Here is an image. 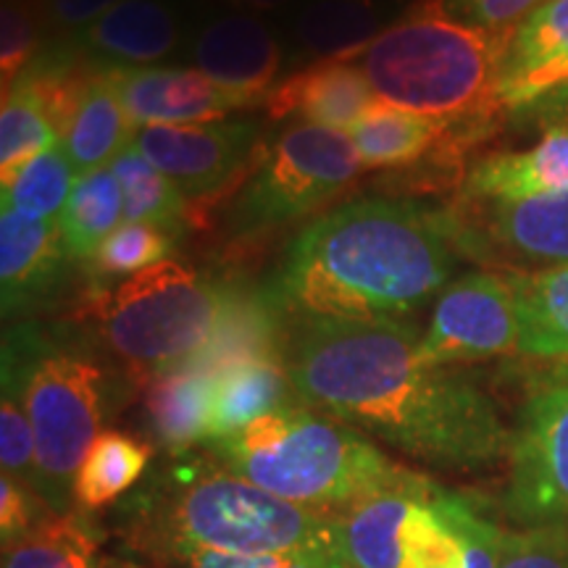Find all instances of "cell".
I'll use <instances>...</instances> for the list:
<instances>
[{"label":"cell","instance_id":"obj_4","mask_svg":"<svg viewBox=\"0 0 568 568\" xmlns=\"http://www.w3.org/2000/svg\"><path fill=\"white\" fill-rule=\"evenodd\" d=\"M516 32V30H514ZM514 32H487L422 0L347 59L364 69L382 103L435 119L458 138H477L503 105V71Z\"/></svg>","mask_w":568,"mask_h":568},{"label":"cell","instance_id":"obj_24","mask_svg":"<svg viewBox=\"0 0 568 568\" xmlns=\"http://www.w3.org/2000/svg\"><path fill=\"white\" fill-rule=\"evenodd\" d=\"M153 445L126 432L103 429L92 439L74 477L77 514L92 516L124 500L145 477Z\"/></svg>","mask_w":568,"mask_h":568},{"label":"cell","instance_id":"obj_18","mask_svg":"<svg viewBox=\"0 0 568 568\" xmlns=\"http://www.w3.org/2000/svg\"><path fill=\"white\" fill-rule=\"evenodd\" d=\"M67 258L59 222H34L11 209L0 211L3 314H17L40 301L59 280Z\"/></svg>","mask_w":568,"mask_h":568},{"label":"cell","instance_id":"obj_17","mask_svg":"<svg viewBox=\"0 0 568 568\" xmlns=\"http://www.w3.org/2000/svg\"><path fill=\"white\" fill-rule=\"evenodd\" d=\"M568 82V0H550L516 27L503 71V105L531 109Z\"/></svg>","mask_w":568,"mask_h":568},{"label":"cell","instance_id":"obj_8","mask_svg":"<svg viewBox=\"0 0 568 568\" xmlns=\"http://www.w3.org/2000/svg\"><path fill=\"white\" fill-rule=\"evenodd\" d=\"M364 161L343 130L287 126L272 148H261L245 190L232 211L234 232H261L305 216L361 172Z\"/></svg>","mask_w":568,"mask_h":568},{"label":"cell","instance_id":"obj_6","mask_svg":"<svg viewBox=\"0 0 568 568\" xmlns=\"http://www.w3.org/2000/svg\"><path fill=\"white\" fill-rule=\"evenodd\" d=\"M234 293L193 268L163 261L126 276L116 290L95 293L88 311L103 343L130 368L151 382L190 366L213 343Z\"/></svg>","mask_w":568,"mask_h":568},{"label":"cell","instance_id":"obj_42","mask_svg":"<svg viewBox=\"0 0 568 568\" xmlns=\"http://www.w3.org/2000/svg\"><path fill=\"white\" fill-rule=\"evenodd\" d=\"M535 105H548L550 111H568V82L548 92V95H545L542 101H537ZM535 105H531V109H535Z\"/></svg>","mask_w":568,"mask_h":568},{"label":"cell","instance_id":"obj_30","mask_svg":"<svg viewBox=\"0 0 568 568\" xmlns=\"http://www.w3.org/2000/svg\"><path fill=\"white\" fill-rule=\"evenodd\" d=\"M59 142V130L34 82L30 77L13 82L3 92L0 111V187L11 184L27 163Z\"/></svg>","mask_w":568,"mask_h":568},{"label":"cell","instance_id":"obj_37","mask_svg":"<svg viewBox=\"0 0 568 568\" xmlns=\"http://www.w3.org/2000/svg\"><path fill=\"white\" fill-rule=\"evenodd\" d=\"M550 0H443L447 17L487 32H514Z\"/></svg>","mask_w":568,"mask_h":568},{"label":"cell","instance_id":"obj_40","mask_svg":"<svg viewBox=\"0 0 568 568\" xmlns=\"http://www.w3.org/2000/svg\"><path fill=\"white\" fill-rule=\"evenodd\" d=\"M122 0H51V17L63 27H90Z\"/></svg>","mask_w":568,"mask_h":568},{"label":"cell","instance_id":"obj_22","mask_svg":"<svg viewBox=\"0 0 568 568\" xmlns=\"http://www.w3.org/2000/svg\"><path fill=\"white\" fill-rule=\"evenodd\" d=\"M134 134H138V126L105 71V74L92 77L61 145L77 176H82L111 166L113 159L132 145Z\"/></svg>","mask_w":568,"mask_h":568},{"label":"cell","instance_id":"obj_16","mask_svg":"<svg viewBox=\"0 0 568 568\" xmlns=\"http://www.w3.org/2000/svg\"><path fill=\"white\" fill-rule=\"evenodd\" d=\"M282 51L261 19L232 13L205 27L195 42V69L226 90L264 103L280 74Z\"/></svg>","mask_w":568,"mask_h":568},{"label":"cell","instance_id":"obj_32","mask_svg":"<svg viewBox=\"0 0 568 568\" xmlns=\"http://www.w3.org/2000/svg\"><path fill=\"white\" fill-rule=\"evenodd\" d=\"M77 172L63 145L48 148L27 163L17 180L3 187V209H11L34 222H55L67 205Z\"/></svg>","mask_w":568,"mask_h":568},{"label":"cell","instance_id":"obj_27","mask_svg":"<svg viewBox=\"0 0 568 568\" xmlns=\"http://www.w3.org/2000/svg\"><path fill=\"white\" fill-rule=\"evenodd\" d=\"M506 274L521 314V355L568 361V264Z\"/></svg>","mask_w":568,"mask_h":568},{"label":"cell","instance_id":"obj_20","mask_svg":"<svg viewBox=\"0 0 568 568\" xmlns=\"http://www.w3.org/2000/svg\"><path fill=\"white\" fill-rule=\"evenodd\" d=\"M211 374L213 397L209 443L245 429L255 418L290 406L297 397L282 358L230 361V364L213 368Z\"/></svg>","mask_w":568,"mask_h":568},{"label":"cell","instance_id":"obj_23","mask_svg":"<svg viewBox=\"0 0 568 568\" xmlns=\"http://www.w3.org/2000/svg\"><path fill=\"white\" fill-rule=\"evenodd\" d=\"M211 397L213 374L201 368H176L148 385V418L169 456L209 443Z\"/></svg>","mask_w":568,"mask_h":568},{"label":"cell","instance_id":"obj_21","mask_svg":"<svg viewBox=\"0 0 568 568\" xmlns=\"http://www.w3.org/2000/svg\"><path fill=\"white\" fill-rule=\"evenodd\" d=\"M180 38V21L163 0H122L82 30V42L98 59L130 69L166 59Z\"/></svg>","mask_w":568,"mask_h":568},{"label":"cell","instance_id":"obj_39","mask_svg":"<svg viewBox=\"0 0 568 568\" xmlns=\"http://www.w3.org/2000/svg\"><path fill=\"white\" fill-rule=\"evenodd\" d=\"M287 556H261V552H230V550H201L176 560L166 568H282Z\"/></svg>","mask_w":568,"mask_h":568},{"label":"cell","instance_id":"obj_31","mask_svg":"<svg viewBox=\"0 0 568 568\" xmlns=\"http://www.w3.org/2000/svg\"><path fill=\"white\" fill-rule=\"evenodd\" d=\"M111 172L116 174L124 193V222H142L161 230H180L187 219V201L180 187L159 172L138 148L130 145L113 159Z\"/></svg>","mask_w":568,"mask_h":568},{"label":"cell","instance_id":"obj_41","mask_svg":"<svg viewBox=\"0 0 568 568\" xmlns=\"http://www.w3.org/2000/svg\"><path fill=\"white\" fill-rule=\"evenodd\" d=\"M282 568H332L326 542L314 545V548L290 552V556L284 558V566Z\"/></svg>","mask_w":568,"mask_h":568},{"label":"cell","instance_id":"obj_15","mask_svg":"<svg viewBox=\"0 0 568 568\" xmlns=\"http://www.w3.org/2000/svg\"><path fill=\"white\" fill-rule=\"evenodd\" d=\"M432 481L435 479L418 471L406 485L332 514L329 539H326L332 568H397L400 564L397 535L416 497Z\"/></svg>","mask_w":568,"mask_h":568},{"label":"cell","instance_id":"obj_36","mask_svg":"<svg viewBox=\"0 0 568 568\" xmlns=\"http://www.w3.org/2000/svg\"><path fill=\"white\" fill-rule=\"evenodd\" d=\"M51 516L59 514H53L34 489L11 477H0V542L3 548L19 542Z\"/></svg>","mask_w":568,"mask_h":568},{"label":"cell","instance_id":"obj_33","mask_svg":"<svg viewBox=\"0 0 568 568\" xmlns=\"http://www.w3.org/2000/svg\"><path fill=\"white\" fill-rule=\"evenodd\" d=\"M174 251L172 234L161 226L124 222L92 255V272L101 276H134L159 266Z\"/></svg>","mask_w":568,"mask_h":568},{"label":"cell","instance_id":"obj_35","mask_svg":"<svg viewBox=\"0 0 568 568\" xmlns=\"http://www.w3.org/2000/svg\"><path fill=\"white\" fill-rule=\"evenodd\" d=\"M497 568H568V527L542 524L508 531Z\"/></svg>","mask_w":568,"mask_h":568},{"label":"cell","instance_id":"obj_19","mask_svg":"<svg viewBox=\"0 0 568 568\" xmlns=\"http://www.w3.org/2000/svg\"><path fill=\"white\" fill-rule=\"evenodd\" d=\"M466 193L487 203L568 193V126H552L529 151L487 155L468 174Z\"/></svg>","mask_w":568,"mask_h":568},{"label":"cell","instance_id":"obj_28","mask_svg":"<svg viewBox=\"0 0 568 568\" xmlns=\"http://www.w3.org/2000/svg\"><path fill=\"white\" fill-rule=\"evenodd\" d=\"M368 169H400L424 159L450 132L435 119L379 103L361 122L345 130Z\"/></svg>","mask_w":568,"mask_h":568},{"label":"cell","instance_id":"obj_29","mask_svg":"<svg viewBox=\"0 0 568 568\" xmlns=\"http://www.w3.org/2000/svg\"><path fill=\"white\" fill-rule=\"evenodd\" d=\"M124 224V193L111 166L77 176L59 230L69 258H92L103 240Z\"/></svg>","mask_w":568,"mask_h":568},{"label":"cell","instance_id":"obj_13","mask_svg":"<svg viewBox=\"0 0 568 568\" xmlns=\"http://www.w3.org/2000/svg\"><path fill=\"white\" fill-rule=\"evenodd\" d=\"M109 77L134 126L219 122L226 113L261 103L222 88L201 69L119 67Z\"/></svg>","mask_w":568,"mask_h":568},{"label":"cell","instance_id":"obj_25","mask_svg":"<svg viewBox=\"0 0 568 568\" xmlns=\"http://www.w3.org/2000/svg\"><path fill=\"white\" fill-rule=\"evenodd\" d=\"M487 232L500 251L535 264H568V193L493 203Z\"/></svg>","mask_w":568,"mask_h":568},{"label":"cell","instance_id":"obj_14","mask_svg":"<svg viewBox=\"0 0 568 568\" xmlns=\"http://www.w3.org/2000/svg\"><path fill=\"white\" fill-rule=\"evenodd\" d=\"M272 119L301 116L305 124L351 130L379 105L372 82L353 59H332L290 77L266 95Z\"/></svg>","mask_w":568,"mask_h":568},{"label":"cell","instance_id":"obj_38","mask_svg":"<svg viewBox=\"0 0 568 568\" xmlns=\"http://www.w3.org/2000/svg\"><path fill=\"white\" fill-rule=\"evenodd\" d=\"M34 48V24L32 17L17 3H3V51H0V63H3V90L9 84L19 82V71L30 61Z\"/></svg>","mask_w":568,"mask_h":568},{"label":"cell","instance_id":"obj_2","mask_svg":"<svg viewBox=\"0 0 568 568\" xmlns=\"http://www.w3.org/2000/svg\"><path fill=\"white\" fill-rule=\"evenodd\" d=\"M445 224L418 205L353 201L290 247L274 295L305 322H397L450 280Z\"/></svg>","mask_w":568,"mask_h":568},{"label":"cell","instance_id":"obj_5","mask_svg":"<svg viewBox=\"0 0 568 568\" xmlns=\"http://www.w3.org/2000/svg\"><path fill=\"white\" fill-rule=\"evenodd\" d=\"M205 450L232 474L293 506L337 514L416 477L364 432L339 418L290 403L255 418Z\"/></svg>","mask_w":568,"mask_h":568},{"label":"cell","instance_id":"obj_11","mask_svg":"<svg viewBox=\"0 0 568 568\" xmlns=\"http://www.w3.org/2000/svg\"><path fill=\"white\" fill-rule=\"evenodd\" d=\"M506 535L471 495L432 481L397 535V568H497Z\"/></svg>","mask_w":568,"mask_h":568},{"label":"cell","instance_id":"obj_9","mask_svg":"<svg viewBox=\"0 0 568 568\" xmlns=\"http://www.w3.org/2000/svg\"><path fill=\"white\" fill-rule=\"evenodd\" d=\"M508 458L510 514L527 527H568V366L529 393Z\"/></svg>","mask_w":568,"mask_h":568},{"label":"cell","instance_id":"obj_34","mask_svg":"<svg viewBox=\"0 0 568 568\" xmlns=\"http://www.w3.org/2000/svg\"><path fill=\"white\" fill-rule=\"evenodd\" d=\"M0 464H3V477L34 489V432L21 393L6 382L3 400H0Z\"/></svg>","mask_w":568,"mask_h":568},{"label":"cell","instance_id":"obj_26","mask_svg":"<svg viewBox=\"0 0 568 568\" xmlns=\"http://www.w3.org/2000/svg\"><path fill=\"white\" fill-rule=\"evenodd\" d=\"M3 568H145L103 550V529L90 516H51L3 548Z\"/></svg>","mask_w":568,"mask_h":568},{"label":"cell","instance_id":"obj_10","mask_svg":"<svg viewBox=\"0 0 568 568\" xmlns=\"http://www.w3.org/2000/svg\"><path fill=\"white\" fill-rule=\"evenodd\" d=\"M521 353V314L508 274L460 276L439 295L429 332L418 337V358L458 366Z\"/></svg>","mask_w":568,"mask_h":568},{"label":"cell","instance_id":"obj_1","mask_svg":"<svg viewBox=\"0 0 568 568\" xmlns=\"http://www.w3.org/2000/svg\"><path fill=\"white\" fill-rule=\"evenodd\" d=\"M284 366L297 400L416 464L479 471L510 456L493 397L450 366L424 364L400 322H303Z\"/></svg>","mask_w":568,"mask_h":568},{"label":"cell","instance_id":"obj_3","mask_svg":"<svg viewBox=\"0 0 568 568\" xmlns=\"http://www.w3.org/2000/svg\"><path fill=\"white\" fill-rule=\"evenodd\" d=\"M332 514L293 506L255 487L205 450L155 468L105 518L134 564L166 568L201 550L290 556L329 539Z\"/></svg>","mask_w":568,"mask_h":568},{"label":"cell","instance_id":"obj_12","mask_svg":"<svg viewBox=\"0 0 568 568\" xmlns=\"http://www.w3.org/2000/svg\"><path fill=\"white\" fill-rule=\"evenodd\" d=\"M258 126L251 122L148 124L132 145L172 180L184 197L216 193L226 182L253 172L261 155Z\"/></svg>","mask_w":568,"mask_h":568},{"label":"cell","instance_id":"obj_7","mask_svg":"<svg viewBox=\"0 0 568 568\" xmlns=\"http://www.w3.org/2000/svg\"><path fill=\"white\" fill-rule=\"evenodd\" d=\"M3 382L24 400L34 432V489L59 516L77 514L74 477L109 414V374L74 351H24L6 343Z\"/></svg>","mask_w":568,"mask_h":568}]
</instances>
